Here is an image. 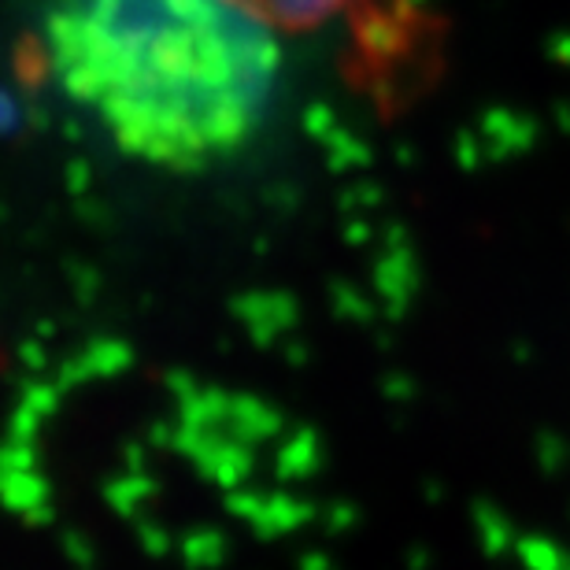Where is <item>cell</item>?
Segmentation results:
<instances>
[{
  "label": "cell",
  "mask_w": 570,
  "mask_h": 570,
  "mask_svg": "<svg viewBox=\"0 0 570 570\" xmlns=\"http://www.w3.org/2000/svg\"><path fill=\"white\" fill-rule=\"evenodd\" d=\"M245 4L256 8L259 16L271 19L282 30V27H296V22H315L334 16L348 0H245Z\"/></svg>",
  "instance_id": "cell-2"
},
{
  "label": "cell",
  "mask_w": 570,
  "mask_h": 570,
  "mask_svg": "<svg viewBox=\"0 0 570 570\" xmlns=\"http://www.w3.org/2000/svg\"><path fill=\"white\" fill-rule=\"evenodd\" d=\"M56 89L122 156L204 170L253 141L278 94V27L245 0H45Z\"/></svg>",
  "instance_id": "cell-1"
}]
</instances>
